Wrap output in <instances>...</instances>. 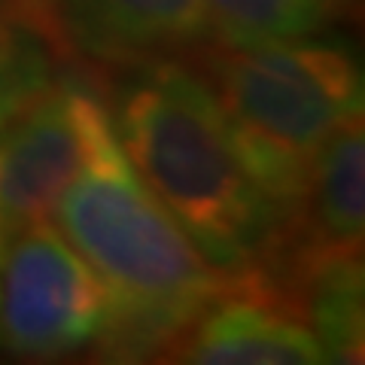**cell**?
<instances>
[{
    "mask_svg": "<svg viewBox=\"0 0 365 365\" xmlns=\"http://www.w3.org/2000/svg\"><path fill=\"white\" fill-rule=\"evenodd\" d=\"M52 222L107 292V319L95 350L110 362H168L232 274L204 259L146 189L122 150L116 125L95 143Z\"/></svg>",
    "mask_w": 365,
    "mask_h": 365,
    "instance_id": "6da1fadb",
    "label": "cell"
},
{
    "mask_svg": "<svg viewBox=\"0 0 365 365\" xmlns=\"http://www.w3.org/2000/svg\"><path fill=\"white\" fill-rule=\"evenodd\" d=\"M113 125L146 189L204 259L237 271L268 253L280 216L247 170L198 71L177 58L137 67L119 91Z\"/></svg>",
    "mask_w": 365,
    "mask_h": 365,
    "instance_id": "7a4b0ae2",
    "label": "cell"
},
{
    "mask_svg": "<svg viewBox=\"0 0 365 365\" xmlns=\"http://www.w3.org/2000/svg\"><path fill=\"white\" fill-rule=\"evenodd\" d=\"M204 79L256 186L280 225L299 207L323 143L362 113V64L326 37L256 46H201Z\"/></svg>",
    "mask_w": 365,
    "mask_h": 365,
    "instance_id": "3957f363",
    "label": "cell"
},
{
    "mask_svg": "<svg viewBox=\"0 0 365 365\" xmlns=\"http://www.w3.org/2000/svg\"><path fill=\"white\" fill-rule=\"evenodd\" d=\"M107 292L52 220L13 232L0 274V347L25 359H61L95 347Z\"/></svg>",
    "mask_w": 365,
    "mask_h": 365,
    "instance_id": "277c9868",
    "label": "cell"
},
{
    "mask_svg": "<svg viewBox=\"0 0 365 365\" xmlns=\"http://www.w3.org/2000/svg\"><path fill=\"white\" fill-rule=\"evenodd\" d=\"M113 128V110L83 76H55L0 122V225L6 235L52 220L67 186Z\"/></svg>",
    "mask_w": 365,
    "mask_h": 365,
    "instance_id": "5b68a950",
    "label": "cell"
},
{
    "mask_svg": "<svg viewBox=\"0 0 365 365\" xmlns=\"http://www.w3.org/2000/svg\"><path fill=\"white\" fill-rule=\"evenodd\" d=\"M55 55L104 67H143L210 43L204 0H4Z\"/></svg>",
    "mask_w": 365,
    "mask_h": 365,
    "instance_id": "8992f818",
    "label": "cell"
},
{
    "mask_svg": "<svg viewBox=\"0 0 365 365\" xmlns=\"http://www.w3.org/2000/svg\"><path fill=\"white\" fill-rule=\"evenodd\" d=\"M168 362L319 365L326 353L289 295L253 262L228 274L225 289L186 329Z\"/></svg>",
    "mask_w": 365,
    "mask_h": 365,
    "instance_id": "52a82bcc",
    "label": "cell"
},
{
    "mask_svg": "<svg viewBox=\"0 0 365 365\" xmlns=\"http://www.w3.org/2000/svg\"><path fill=\"white\" fill-rule=\"evenodd\" d=\"M365 241V113L341 122L319 150L299 207L262 259L311 262L362 256Z\"/></svg>",
    "mask_w": 365,
    "mask_h": 365,
    "instance_id": "ba28073f",
    "label": "cell"
},
{
    "mask_svg": "<svg viewBox=\"0 0 365 365\" xmlns=\"http://www.w3.org/2000/svg\"><path fill=\"white\" fill-rule=\"evenodd\" d=\"M359 0H204L210 40L256 46L323 37L356 13Z\"/></svg>",
    "mask_w": 365,
    "mask_h": 365,
    "instance_id": "9c48e42d",
    "label": "cell"
},
{
    "mask_svg": "<svg viewBox=\"0 0 365 365\" xmlns=\"http://www.w3.org/2000/svg\"><path fill=\"white\" fill-rule=\"evenodd\" d=\"M55 58L46 37L0 9V122L25 110L58 76Z\"/></svg>",
    "mask_w": 365,
    "mask_h": 365,
    "instance_id": "30bf717a",
    "label": "cell"
},
{
    "mask_svg": "<svg viewBox=\"0 0 365 365\" xmlns=\"http://www.w3.org/2000/svg\"><path fill=\"white\" fill-rule=\"evenodd\" d=\"M4 253H6V228L0 225V274H4Z\"/></svg>",
    "mask_w": 365,
    "mask_h": 365,
    "instance_id": "8fae6325",
    "label": "cell"
}]
</instances>
